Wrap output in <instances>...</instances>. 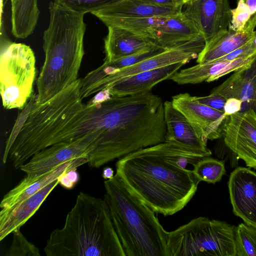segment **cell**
<instances>
[{
	"mask_svg": "<svg viewBox=\"0 0 256 256\" xmlns=\"http://www.w3.org/2000/svg\"><path fill=\"white\" fill-rule=\"evenodd\" d=\"M244 0L252 14L256 12V0Z\"/></svg>",
	"mask_w": 256,
	"mask_h": 256,
	"instance_id": "74e56055",
	"label": "cell"
},
{
	"mask_svg": "<svg viewBox=\"0 0 256 256\" xmlns=\"http://www.w3.org/2000/svg\"><path fill=\"white\" fill-rule=\"evenodd\" d=\"M171 101L206 140H212L222 136L228 116L224 112L200 102L196 96L187 92L173 96Z\"/></svg>",
	"mask_w": 256,
	"mask_h": 256,
	"instance_id": "8fae6325",
	"label": "cell"
},
{
	"mask_svg": "<svg viewBox=\"0 0 256 256\" xmlns=\"http://www.w3.org/2000/svg\"><path fill=\"white\" fill-rule=\"evenodd\" d=\"M235 228L200 216L168 232L170 256H236Z\"/></svg>",
	"mask_w": 256,
	"mask_h": 256,
	"instance_id": "5b68a950",
	"label": "cell"
},
{
	"mask_svg": "<svg viewBox=\"0 0 256 256\" xmlns=\"http://www.w3.org/2000/svg\"><path fill=\"white\" fill-rule=\"evenodd\" d=\"M242 102L234 98L227 99L224 105V112L226 116H230L240 112L242 109Z\"/></svg>",
	"mask_w": 256,
	"mask_h": 256,
	"instance_id": "836d02e7",
	"label": "cell"
},
{
	"mask_svg": "<svg viewBox=\"0 0 256 256\" xmlns=\"http://www.w3.org/2000/svg\"><path fill=\"white\" fill-rule=\"evenodd\" d=\"M122 0H54L74 12L86 14L100 10Z\"/></svg>",
	"mask_w": 256,
	"mask_h": 256,
	"instance_id": "83f0119b",
	"label": "cell"
},
{
	"mask_svg": "<svg viewBox=\"0 0 256 256\" xmlns=\"http://www.w3.org/2000/svg\"><path fill=\"white\" fill-rule=\"evenodd\" d=\"M168 17L120 18L102 16L98 18L108 27L117 26L136 34L148 38L154 42L158 26Z\"/></svg>",
	"mask_w": 256,
	"mask_h": 256,
	"instance_id": "cb8c5ba5",
	"label": "cell"
},
{
	"mask_svg": "<svg viewBox=\"0 0 256 256\" xmlns=\"http://www.w3.org/2000/svg\"><path fill=\"white\" fill-rule=\"evenodd\" d=\"M104 42V62H111L136 54L154 44L150 39L136 34L124 28L108 26Z\"/></svg>",
	"mask_w": 256,
	"mask_h": 256,
	"instance_id": "ac0fdd59",
	"label": "cell"
},
{
	"mask_svg": "<svg viewBox=\"0 0 256 256\" xmlns=\"http://www.w3.org/2000/svg\"><path fill=\"white\" fill-rule=\"evenodd\" d=\"M104 199L126 256H170L168 232L154 212L116 173L104 182Z\"/></svg>",
	"mask_w": 256,
	"mask_h": 256,
	"instance_id": "277c9868",
	"label": "cell"
},
{
	"mask_svg": "<svg viewBox=\"0 0 256 256\" xmlns=\"http://www.w3.org/2000/svg\"><path fill=\"white\" fill-rule=\"evenodd\" d=\"M237 6L232 9V18L228 28L234 30H242L250 18L252 14L244 0H237Z\"/></svg>",
	"mask_w": 256,
	"mask_h": 256,
	"instance_id": "f546056e",
	"label": "cell"
},
{
	"mask_svg": "<svg viewBox=\"0 0 256 256\" xmlns=\"http://www.w3.org/2000/svg\"><path fill=\"white\" fill-rule=\"evenodd\" d=\"M100 134V131H96L73 141L54 144L37 152L20 167L26 176L16 186L21 188L30 184L62 164L86 157L84 152Z\"/></svg>",
	"mask_w": 256,
	"mask_h": 256,
	"instance_id": "ba28073f",
	"label": "cell"
},
{
	"mask_svg": "<svg viewBox=\"0 0 256 256\" xmlns=\"http://www.w3.org/2000/svg\"><path fill=\"white\" fill-rule=\"evenodd\" d=\"M256 58V53L232 60H214L179 70L170 80L178 84H197L212 82L221 77L250 65Z\"/></svg>",
	"mask_w": 256,
	"mask_h": 256,
	"instance_id": "4fadbf2b",
	"label": "cell"
},
{
	"mask_svg": "<svg viewBox=\"0 0 256 256\" xmlns=\"http://www.w3.org/2000/svg\"><path fill=\"white\" fill-rule=\"evenodd\" d=\"M12 242L6 253V256H40L39 248L28 241L20 230L12 232Z\"/></svg>",
	"mask_w": 256,
	"mask_h": 256,
	"instance_id": "f1b7e54d",
	"label": "cell"
},
{
	"mask_svg": "<svg viewBox=\"0 0 256 256\" xmlns=\"http://www.w3.org/2000/svg\"><path fill=\"white\" fill-rule=\"evenodd\" d=\"M251 43L252 46L256 49V30L254 31V36L251 40Z\"/></svg>",
	"mask_w": 256,
	"mask_h": 256,
	"instance_id": "f35d334b",
	"label": "cell"
},
{
	"mask_svg": "<svg viewBox=\"0 0 256 256\" xmlns=\"http://www.w3.org/2000/svg\"><path fill=\"white\" fill-rule=\"evenodd\" d=\"M193 166L192 173L199 182L215 184L226 172L224 162L210 156L200 159Z\"/></svg>",
	"mask_w": 256,
	"mask_h": 256,
	"instance_id": "d4e9b609",
	"label": "cell"
},
{
	"mask_svg": "<svg viewBox=\"0 0 256 256\" xmlns=\"http://www.w3.org/2000/svg\"><path fill=\"white\" fill-rule=\"evenodd\" d=\"M206 45L203 37L180 46L142 60L134 65L105 73L94 70L80 79V95L82 100L104 89L114 82L126 77L174 64H184L197 58Z\"/></svg>",
	"mask_w": 256,
	"mask_h": 256,
	"instance_id": "52a82bcc",
	"label": "cell"
},
{
	"mask_svg": "<svg viewBox=\"0 0 256 256\" xmlns=\"http://www.w3.org/2000/svg\"><path fill=\"white\" fill-rule=\"evenodd\" d=\"M222 136L226 146L238 158L256 168V114L252 110L228 116Z\"/></svg>",
	"mask_w": 256,
	"mask_h": 256,
	"instance_id": "9c48e42d",
	"label": "cell"
},
{
	"mask_svg": "<svg viewBox=\"0 0 256 256\" xmlns=\"http://www.w3.org/2000/svg\"><path fill=\"white\" fill-rule=\"evenodd\" d=\"M183 6L182 12L196 25L206 44L230 25L232 9L228 0H188Z\"/></svg>",
	"mask_w": 256,
	"mask_h": 256,
	"instance_id": "30bf717a",
	"label": "cell"
},
{
	"mask_svg": "<svg viewBox=\"0 0 256 256\" xmlns=\"http://www.w3.org/2000/svg\"><path fill=\"white\" fill-rule=\"evenodd\" d=\"M188 0H184V3H185L186 2H187Z\"/></svg>",
	"mask_w": 256,
	"mask_h": 256,
	"instance_id": "ab89813d",
	"label": "cell"
},
{
	"mask_svg": "<svg viewBox=\"0 0 256 256\" xmlns=\"http://www.w3.org/2000/svg\"><path fill=\"white\" fill-rule=\"evenodd\" d=\"M254 29L245 25L242 30L230 28L206 44L196 58L198 64H203L222 58L240 48L251 40Z\"/></svg>",
	"mask_w": 256,
	"mask_h": 256,
	"instance_id": "ffe728a7",
	"label": "cell"
},
{
	"mask_svg": "<svg viewBox=\"0 0 256 256\" xmlns=\"http://www.w3.org/2000/svg\"><path fill=\"white\" fill-rule=\"evenodd\" d=\"M256 53V49L252 46L251 40L245 44L214 60H232L252 55ZM214 61V60H213Z\"/></svg>",
	"mask_w": 256,
	"mask_h": 256,
	"instance_id": "1f68e13d",
	"label": "cell"
},
{
	"mask_svg": "<svg viewBox=\"0 0 256 256\" xmlns=\"http://www.w3.org/2000/svg\"><path fill=\"white\" fill-rule=\"evenodd\" d=\"M86 157H80L58 166L51 172L38 180L24 186H16L8 192L3 197L0 204V210L4 211L33 196L47 185L58 179L64 173L88 163Z\"/></svg>",
	"mask_w": 256,
	"mask_h": 256,
	"instance_id": "44dd1931",
	"label": "cell"
},
{
	"mask_svg": "<svg viewBox=\"0 0 256 256\" xmlns=\"http://www.w3.org/2000/svg\"><path fill=\"white\" fill-rule=\"evenodd\" d=\"M11 0H10V1H11Z\"/></svg>",
	"mask_w": 256,
	"mask_h": 256,
	"instance_id": "60d3db41",
	"label": "cell"
},
{
	"mask_svg": "<svg viewBox=\"0 0 256 256\" xmlns=\"http://www.w3.org/2000/svg\"><path fill=\"white\" fill-rule=\"evenodd\" d=\"M200 102L216 110L224 112L227 99L220 94L210 92L205 96H196Z\"/></svg>",
	"mask_w": 256,
	"mask_h": 256,
	"instance_id": "4dcf8cb0",
	"label": "cell"
},
{
	"mask_svg": "<svg viewBox=\"0 0 256 256\" xmlns=\"http://www.w3.org/2000/svg\"><path fill=\"white\" fill-rule=\"evenodd\" d=\"M48 10L49 25L43 36L45 59L36 81V104L47 102L78 79L84 54V14L54 1Z\"/></svg>",
	"mask_w": 256,
	"mask_h": 256,
	"instance_id": "7a4b0ae2",
	"label": "cell"
},
{
	"mask_svg": "<svg viewBox=\"0 0 256 256\" xmlns=\"http://www.w3.org/2000/svg\"><path fill=\"white\" fill-rule=\"evenodd\" d=\"M166 50H167L154 44L150 47L132 55L111 62H104L103 64L94 70L98 72L105 73L122 69L134 65Z\"/></svg>",
	"mask_w": 256,
	"mask_h": 256,
	"instance_id": "484cf974",
	"label": "cell"
},
{
	"mask_svg": "<svg viewBox=\"0 0 256 256\" xmlns=\"http://www.w3.org/2000/svg\"><path fill=\"white\" fill-rule=\"evenodd\" d=\"M244 70L252 80L255 89L254 100L250 108L256 114V58L250 65L244 68Z\"/></svg>",
	"mask_w": 256,
	"mask_h": 256,
	"instance_id": "e575fe53",
	"label": "cell"
},
{
	"mask_svg": "<svg viewBox=\"0 0 256 256\" xmlns=\"http://www.w3.org/2000/svg\"><path fill=\"white\" fill-rule=\"evenodd\" d=\"M59 184L64 188L72 189L80 180V175L76 171V168L70 170L63 174L58 178Z\"/></svg>",
	"mask_w": 256,
	"mask_h": 256,
	"instance_id": "d6a6232c",
	"label": "cell"
},
{
	"mask_svg": "<svg viewBox=\"0 0 256 256\" xmlns=\"http://www.w3.org/2000/svg\"><path fill=\"white\" fill-rule=\"evenodd\" d=\"M206 156L182 144L165 140L119 158L116 174L155 213L171 216L186 206L200 182L186 166Z\"/></svg>",
	"mask_w": 256,
	"mask_h": 256,
	"instance_id": "6da1fadb",
	"label": "cell"
},
{
	"mask_svg": "<svg viewBox=\"0 0 256 256\" xmlns=\"http://www.w3.org/2000/svg\"><path fill=\"white\" fill-rule=\"evenodd\" d=\"M150 4L162 6L178 7L183 6L184 0H142Z\"/></svg>",
	"mask_w": 256,
	"mask_h": 256,
	"instance_id": "d590c367",
	"label": "cell"
},
{
	"mask_svg": "<svg viewBox=\"0 0 256 256\" xmlns=\"http://www.w3.org/2000/svg\"><path fill=\"white\" fill-rule=\"evenodd\" d=\"M184 64L178 62L138 73L122 78L104 90H106L110 96L114 97L134 96L151 92L154 86L163 80H170Z\"/></svg>",
	"mask_w": 256,
	"mask_h": 256,
	"instance_id": "9a60e30c",
	"label": "cell"
},
{
	"mask_svg": "<svg viewBox=\"0 0 256 256\" xmlns=\"http://www.w3.org/2000/svg\"><path fill=\"white\" fill-rule=\"evenodd\" d=\"M102 176L105 180L111 179L114 176V171L110 167H106L103 169Z\"/></svg>",
	"mask_w": 256,
	"mask_h": 256,
	"instance_id": "8d00e7d4",
	"label": "cell"
},
{
	"mask_svg": "<svg viewBox=\"0 0 256 256\" xmlns=\"http://www.w3.org/2000/svg\"><path fill=\"white\" fill-rule=\"evenodd\" d=\"M183 6L168 7L154 5L142 0H122L92 14L120 18H156L170 16L182 12Z\"/></svg>",
	"mask_w": 256,
	"mask_h": 256,
	"instance_id": "d6986e66",
	"label": "cell"
},
{
	"mask_svg": "<svg viewBox=\"0 0 256 256\" xmlns=\"http://www.w3.org/2000/svg\"><path fill=\"white\" fill-rule=\"evenodd\" d=\"M236 256H256V228L242 223L235 228Z\"/></svg>",
	"mask_w": 256,
	"mask_h": 256,
	"instance_id": "4316f807",
	"label": "cell"
},
{
	"mask_svg": "<svg viewBox=\"0 0 256 256\" xmlns=\"http://www.w3.org/2000/svg\"><path fill=\"white\" fill-rule=\"evenodd\" d=\"M44 251L47 256H126L106 201L82 192Z\"/></svg>",
	"mask_w": 256,
	"mask_h": 256,
	"instance_id": "3957f363",
	"label": "cell"
},
{
	"mask_svg": "<svg viewBox=\"0 0 256 256\" xmlns=\"http://www.w3.org/2000/svg\"><path fill=\"white\" fill-rule=\"evenodd\" d=\"M36 74V57L30 47L1 38L0 92L4 108H25L34 95Z\"/></svg>",
	"mask_w": 256,
	"mask_h": 256,
	"instance_id": "8992f818",
	"label": "cell"
},
{
	"mask_svg": "<svg viewBox=\"0 0 256 256\" xmlns=\"http://www.w3.org/2000/svg\"><path fill=\"white\" fill-rule=\"evenodd\" d=\"M59 184L58 179L38 192L10 209L0 211V240L20 228L36 213L42 202Z\"/></svg>",
	"mask_w": 256,
	"mask_h": 256,
	"instance_id": "e0dca14e",
	"label": "cell"
},
{
	"mask_svg": "<svg viewBox=\"0 0 256 256\" xmlns=\"http://www.w3.org/2000/svg\"><path fill=\"white\" fill-rule=\"evenodd\" d=\"M164 117L166 126L165 140L182 144L204 154L207 156L212 152L207 148L206 140L196 130L188 119L172 104V101L164 102Z\"/></svg>",
	"mask_w": 256,
	"mask_h": 256,
	"instance_id": "5bb4252c",
	"label": "cell"
},
{
	"mask_svg": "<svg viewBox=\"0 0 256 256\" xmlns=\"http://www.w3.org/2000/svg\"><path fill=\"white\" fill-rule=\"evenodd\" d=\"M202 37L203 36L196 25L182 11L166 17L158 26L154 43L169 50Z\"/></svg>",
	"mask_w": 256,
	"mask_h": 256,
	"instance_id": "2e32d148",
	"label": "cell"
},
{
	"mask_svg": "<svg viewBox=\"0 0 256 256\" xmlns=\"http://www.w3.org/2000/svg\"><path fill=\"white\" fill-rule=\"evenodd\" d=\"M11 2L12 32L14 36L24 38L34 30L40 11L37 0H12Z\"/></svg>",
	"mask_w": 256,
	"mask_h": 256,
	"instance_id": "7402d4cb",
	"label": "cell"
},
{
	"mask_svg": "<svg viewBox=\"0 0 256 256\" xmlns=\"http://www.w3.org/2000/svg\"><path fill=\"white\" fill-rule=\"evenodd\" d=\"M245 67L235 71L210 92L220 94L226 99L234 98L240 100L243 103L247 104L250 109L254 100L255 89L252 80L245 72Z\"/></svg>",
	"mask_w": 256,
	"mask_h": 256,
	"instance_id": "603a6c76",
	"label": "cell"
},
{
	"mask_svg": "<svg viewBox=\"0 0 256 256\" xmlns=\"http://www.w3.org/2000/svg\"><path fill=\"white\" fill-rule=\"evenodd\" d=\"M228 187L234 214L256 228V172L237 168L230 173Z\"/></svg>",
	"mask_w": 256,
	"mask_h": 256,
	"instance_id": "7c38bea8",
	"label": "cell"
}]
</instances>
